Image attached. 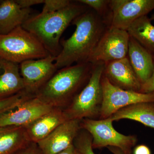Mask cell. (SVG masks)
I'll return each instance as SVG.
<instances>
[{"label":"cell","instance_id":"obj_25","mask_svg":"<svg viewBox=\"0 0 154 154\" xmlns=\"http://www.w3.org/2000/svg\"><path fill=\"white\" fill-rule=\"evenodd\" d=\"M14 154H42L39 149L37 144L29 143L28 144L20 149Z\"/></svg>","mask_w":154,"mask_h":154},{"label":"cell","instance_id":"obj_17","mask_svg":"<svg viewBox=\"0 0 154 154\" xmlns=\"http://www.w3.org/2000/svg\"><path fill=\"white\" fill-rule=\"evenodd\" d=\"M24 90L19 64L2 59L0 63V99L11 97Z\"/></svg>","mask_w":154,"mask_h":154},{"label":"cell","instance_id":"obj_22","mask_svg":"<svg viewBox=\"0 0 154 154\" xmlns=\"http://www.w3.org/2000/svg\"><path fill=\"white\" fill-rule=\"evenodd\" d=\"M92 137L86 130L81 128L73 144L81 154H95L92 147Z\"/></svg>","mask_w":154,"mask_h":154},{"label":"cell","instance_id":"obj_3","mask_svg":"<svg viewBox=\"0 0 154 154\" xmlns=\"http://www.w3.org/2000/svg\"><path fill=\"white\" fill-rule=\"evenodd\" d=\"M93 65L82 63L59 69L35 96L53 107L64 109L89 82Z\"/></svg>","mask_w":154,"mask_h":154},{"label":"cell","instance_id":"obj_31","mask_svg":"<svg viewBox=\"0 0 154 154\" xmlns=\"http://www.w3.org/2000/svg\"><path fill=\"white\" fill-rule=\"evenodd\" d=\"M150 19L151 21L154 20V14H152V15L151 17V18H150Z\"/></svg>","mask_w":154,"mask_h":154},{"label":"cell","instance_id":"obj_6","mask_svg":"<svg viewBox=\"0 0 154 154\" xmlns=\"http://www.w3.org/2000/svg\"><path fill=\"white\" fill-rule=\"evenodd\" d=\"M113 122L109 117L102 119H84L81 121V127L91 134L93 149L116 147L123 154H132L133 148L137 143V136L125 135L116 131L113 126Z\"/></svg>","mask_w":154,"mask_h":154},{"label":"cell","instance_id":"obj_10","mask_svg":"<svg viewBox=\"0 0 154 154\" xmlns=\"http://www.w3.org/2000/svg\"><path fill=\"white\" fill-rule=\"evenodd\" d=\"M109 27L127 30L154 10V0H110Z\"/></svg>","mask_w":154,"mask_h":154},{"label":"cell","instance_id":"obj_28","mask_svg":"<svg viewBox=\"0 0 154 154\" xmlns=\"http://www.w3.org/2000/svg\"><path fill=\"white\" fill-rule=\"evenodd\" d=\"M132 154H151V151L148 146L144 144H140L135 147Z\"/></svg>","mask_w":154,"mask_h":154},{"label":"cell","instance_id":"obj_2","mask_svg":"<svg viewBox=\"0 0 154 154\" xmlns=\"http://www.w3.org/2000/svg\"><path fill=\"white\" fill-rule=\"evenodd\" d=\"M76 1L60 11L34 14L22 25L41 42L51 55L57 57L62 47L60 37L69 25L89 8Z\"/></svg>","mask_w":154,"mask_h":154},{"label":"cell","instance_id":"obj_13","mask_svg":"<svg viewBox=\"0 0 154 154\" xmlns=\"http://www.w3.org/2000/svg\"><path fill=\"white\" fill-rule=\"evenodd\" d=\"M103 75L115 87L126 91H140L141 84L128 57L105 63Z\"/></svg>","mask_w":154,"mask_h":154},{"label":"cell","instance_id":"obj_21","mask_svg":"<svg viewBox=\"0 0 154 154\" xmlns=\"http://www.w3.org/2000/svg\"><path fill=\"white\" fill-rule=\"evenodd\" d=\"M76 1L94 10L106 21L109 27L110 0H79Z\"/></svg>","mask_w":154,"mask_h":154},{"label":"cell","instance_id":"obj_7","mask_svg":"<svg viewBox=\"0 0 154 154\" xmlns=\"http://www.w3.org/2000/svg\"><path fill=\"white\" fill-rule=\"evenodd\" d=\"M103 102L99 119H105L124 107L142 102H154V92L143 94L113 86L102 75Z\"/></svg>","mask_w":154,"mask_h":154},{"label":"cell","instance_id":"obj_30","mask_svg":"<svg viewBox=\"0 0 154 154\" xmlns=\"http://www.w3.org/2000/svg\"><path fill=\"white\" fill-rule=\"evenodd\" d=\"M107 148L113 154H123L121 150L118 148L113 146H108Z\"/></svg>","mask_w":154,"mask_h":154},{"label":"cell","instance_id":"obj_14","mask_svg":"<svg viewBox=\"0 0 154 154\" xmlns=\"http://www.w3.org/2000/svg\"><path fill=\"white\" fill-rule=\"evenodd\" d=\"M68 120L63 109L54 107L25 128L30 141L37 143Z\"/></svg>","mask_w":154,"mask_h":154},{"label":"cell","instance_id":"obj_24","mask_svg":"<svg viewBox=\"0 0 154 154\" xmlns=\"http://www.w3.org/2000/svg\"><path fill=\"white\" fill-rule=\"evenodd\" d=\"M72 2L69 0H45L41 13H53L60 11L69 6Z\"/></svg>","mask_w":154,"mask_h":154},{"label":"cell","instance_id":"obj_12","mask_svg":"<svg viewBox=\"0 0 154 154\" xmlns=\"http://www.w3.org/2000/svg\"><path fill=\"white\" fill-rule=\"evenodd\" d=\"M80 119H70L59 125L42 140L37 143L42 154H57L73 143L81 127Z\"/></svg>","mask_w":154,"mask_h":154},{"label":"cell","instance_id":"obj_34","mask_svg":"<svg viewBox=\"0 0 154 154\" xmlns=\"http://www.w3.org/2000/svg\"></svg>","mask_w":154,"mask_h":154},{"label":"cell","instance_id":"obj_20","mask_svg":"<svg viewBox=\"0 0 154 154\" xmlns=\"http://www.w3.org/2000/svg\"><path fill=\"white\" fill-rule=\"evenodd\" d=\"M151 21L147 16L141 17L134 22L127 31L154 57V26Z\"/></svg>","mask_w":154,"mask_h":154},{"label":"cell","instance_id":"obj_8","mask_svg":"<svg viewBox=\"0 0 154 154\" xmlns=\"http://www.w3.org/2000/svg\"><path fill=\"white\" fill-rule=\"evenodd\" d=\"M130 37L127 30L108 27L88 62L93 64L99 63H105L127 57Z\"/></svg>","mask_w":154,"mask_h":154},{"label":"cell","instance_id":"obj_26","mask_svg":"<svg viewBox=\"0 0 154 154\" xmlns=\"http://www.w3.org/2000/svg\"><path fill=\"white\" fill-rule=\"evenodd\" d=\"M140 92L143 94L154 92V68L150 78L145 82L142 84Z\"/></svg>","mask_w":154,"mask_h":154},{"label":"cell","instance_id":"obj_27","mask_svg":"<svg viewBox=\"0 0 154 154\" xmlns=\"http://www.w3.org/2000/svg\"><path fill=\"white\" fill-rule=\"evenodd\" d=\"M22 8H31L32 6L44 4L45 0H16Z\"/></svg>","mask_w":154,"mask_h":154},{"label":"cell","instance_id":"obj_33","mask_svg":"<svg viewBox=\"0 0 154 154\" xmlns=\"http://www.w3.org/2000/svg\"><path fill=\"white\" fill-rule=\"evenodd\" d=\"M0 2H1V1H0Z\"/></svg>","mask_w":154,"mask_h":154},{"label":"cell","instance_id":"obj_16","mask_svg":"<svg viewBox=\"0 0 154 154\" xmlns=\"http://www.w3.org/2000/svg\"><path fill=\"white\" fill-rule=\"evenodd\" d=\"M31 8H22L16 0L0 2V35L10 33L34 15Z\"/></svg>","mask_w":154,"mask_h":154},{"label":"cell","instance_id":"obj_11","mask_svg":"<svg viewBox=\"0 0 154 154\" xmlns=\"http://www.w3.org/2000/svg\"><path fill=\"white\" fill-rule=\"evenodd\" d=\"M53 108L36 96H31L16 109L0 115V127H25Z\"/></svg>","mask_w":154,"mask_h":154},{"label":"cell","instance_id":"obj_1","mask_svg":"<svg viewBox=\"0 0 154 154\" xmlns=\"http://www.w3.org/2000/svg\"><path fill=\"white\" fill-rule=\"evenodd\" d=\"M72 24L76 26L75 32L68 39L60 41L61 51L55 62L58 70L74 63L88 62L109 27L106 21L90 8L76 18Z\"/></svg>","mask_w":154,"mask_h":154},{"label":"cell","instance_id":"obj_4","mask_svg":"<svg viewBox=\"0 0 154 154\" xmlns=\"http://www.w3.org/2000/svg\"><path fill=\"white\" fill-rule=\"evenodd\" d=\"M93 65L89 82L70 104L63 109L69 120L100 118L103 102L101 80L105 63Z\"/></svg>","mask_w":154,"mask_h":154},{"label":"cell","instance_id":"obj_15","mask_svg":"<svg viewBox=\"0 0 154 154\" xmlns=\"http://www.w3.org/2000/svg\"><path fill=\"white\" fill-rule=\"evenodd\" d=\"M127 57L141 85L143 84L152 74L153 56L130 36Z\"/></svg>","mask_w":154,"mask_h":154},{"label":"cell","instance_id":"obj_23","mask_svg":"<svg viewBox=\"0 0 154 154\" xmlns=\"http://www.w3.org/2000/svg\"><path fill=\"white\" fill-rule=\"evenodd\" d=\"M31 96L23 91L8 98L0 99V115L16 109L22 102Z\"/></svg>","mask_w":154,"mask_h":154},{"label":"cell","instance_id":"obj_32","mask_svg":"<svg viewBox=\"0 0 154 154\" xmlns=\"http://www.w3.org/2000/svg\"><path fill=\"white\" fill-rule=\"evenodd\" d=\"M2 59L1 58V57H0V63H1V61H2Z\"/></svg>","mask_w":154,"mask_h":154},{"label":"cell","instance_id":"obj_5","mask_svg":"<svg viewBox=\"0 0 154 154\" xmlns=\"http://www.w3.org/2000/svg\"><path fill=\"white\" fill-rule=\"evenodd\" d=\"M49 55L41 42L22 26L8 34L0 35V57L4 60L19 64Z\"/></svg>","mask_w":154,"mask_h":154},{"label":"cell","instance_id":"obj_29","mask_svg":"<svg viewBox=\"0 0 154 154\" xmlns=\"http://www.w3.org/2000/svg\"><path fill=\"white\" fill-rule=\"evenodd\" d=\"M57 154H81V153L75 147L74 145L72 144L64 150Z\"/></svg>","mask_w":154,"mask_h":154},{"label":"cell","instance_id":"obj_9","mask_svg":"<svg viewBox=\"0 0 154 154\" xmlns=\"http://www.w3.org/2000/svg\"><path fill=\"white\" fill-rule=\"evenodd\" d=\"M56 57L51 55L37 60H30L19 64L20 74L25 86L24 91L35 96L37 92L56 72Z\"/></svg>","mask_w":154,"mask_h":154},{"label":"cell","instance_id":"obj_18","mask_svg":"<svg viewBox=\"0 0 154 154\" xmlns=\"http://www.w3.org/2000/svg\"><path fill=\"white\" fill-rule=\"evenodd\" d=\"M109 118L113 121L122 119L134 120L154 128V102H142L130 105L119 110Z\"/></svg>","mask_w":154,"mask_h":154},{"label":"cell","instance_id":"obj_19","mask_svg":"<svg viewBox=\"0 0 154 154\" xmlns=\"http://www.w3.org/2000/svg\"><path fill=\"white\" fill-rule=\"evenodd\" d=\"M30 142L24 127H0V154H14Z\"/></svg>","mask_w":154,"mask_h":154}]
</instances>
